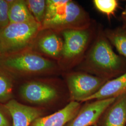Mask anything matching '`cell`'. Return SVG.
Returning <instances> with one entry per match:
<instances>
[{
    "label": "cell",
    "mask_w": 126,
    "mask_h": 126,
    "mask_svg": "<svg viewBox=\"0 0 126 126\" xmlns=\"http://www.w3.org/2000/svg\"><path fill=\"white\" fill-rule=\"evenodd\" d=\"M90 24V17L86 11L76 2L68 0L53 18L42 23L41 31L85 30L88 29Z\"/></svg>",
    "instance_id": "4"
},
{
    "label": "cell",
    "mask_w": 126,
    "mask_h": 126,
    "mask_svg": "<svg viewBox=\"0 0 126 126\" xmlns=\"http://www.w3.org/2000/svg\"><path fill=\"white\" fill-rule=\"evenodd\" d=\"M122 18L123 19H126V3L125 5V9H124V10L122 11Z\"/></svg>",
    "instance_id": "22"
},
{
    "label": "cell",
    "mask_w": 126,
    "mask_h": 126,
    "mask_svg": "<svg viewBox=\"0 0 126 126\" xmlns=\"http://www.w3.org/2000/svg\"><path fill=\"white\" fill-rule=\"evenodd\" d=\"M13 84L11 76L0 69V101H9L12 96Z\"/></svg>",
    "instance_id": "16"
},
{
    "label": "cell",
    "mask_w": 126,
    "mask_h": 126,
    "mask_svg": "<svg viewBox=\"0 0 126 126\" xmlns=\"http://www.w3.org/2000/svg\"><path fill=\"white\" fill-rule=\"evenodd\" d=\"M126 92V72L119 76L107 81L94 94L86 101L116 98Z\"/></svg>",
    "instance_id": "13"
},
{
    "label": "cell",
    "mask_w": 126,
    "mask_h": 126,
    "mask_svg": "<svg viewBox=\"0 0 126 126\" xmlns=\"http://www.w3.org/2000/svg\"><path fill=\"white\" fill-rule=\"evenodd\" d=\"M5 108L12 117L13 126H30L43 114L42 109L23 105L15 99L8 101Z\"/></svg>",
    "instance_id": "9"
},
{
    "label": "cell",
    "mask_w": 126,
    "mask_h": 126,
    "mask_svg": "<svg viewBox=\"0 0 126 126\" xmlns=\"http://www.w3.org/2000/svg\"><path fill=\"white\" fill-rule=\"evenodd\" d=\"M0 126H10L9 122L0 110Z\"/></svg>",
    "instance_id": "21"
},
{
    "label": "cell",
    "mask_w": 126,
    "mask_h": 126,
    "mask_svg": "<svg viewBox=\"0 0 126 126\" xmlns=\"http://www.w3.org/2000/svg\"><path fill=\"white\" fill-rule=\"evenodd\" d=\"M63 45L62 55L59 60V66L68 70L73 67L81 59L90 40L88 29L77 30H65L61 32Z\"/></svg>",
    "instance_id": "5"
},
{
    "label": "cell",
    "mask_w": 126,
    "mask_h": 126,
    "mask_svg": "<svg viewBox=\"0 0 126 126\" xmlns=\"http://www.w3.org/2000/svg\"><path fill=\"white\" fill-rule=\"evenodd\" d=\"M105 112L103 126H126V92L116 97Z\"/></svg>",
    "instance_id": "12"
},
{
    "label": "cell",
    "mask_w": 126,
    "mask_h": 126,
    "mask_svg": "<svg viewBox=\"0 0 126 126\" xmlns=\"http://www.w3.org/2000/svg\"><path fill=\"white\" fill-rule=\"evenodd\" d=\"M1 55V52H0V56Z\"/></svg>",
    "instance_id": "25"
},
{
    "label": "cell",
    "mask_w": 126,
    "mask_h": 126,
    "mask_svg": "<svg viewBox=\"0 0 126 126\" xmlns=\"http://www.w3.org/2000/svg\"><path fill=\"white\" fill-rule=\"evenodd\" d=\"M41 25L36 22L9 23L0 30L1 55L14 53L27 49L36 39Z\"/></svg>",
    "instance_id": "3"
},
{
    "label": "cell",
    "mask_w": 126,
    "mask_h": 126,
    "mask_svg": "<svg viewBox=\"0 0 126 126\" xmlns=\"http://www.w3.org/2000/svg\"><path fill=\"white\" fill-rule=\"evenodd\" d=\"M79 102L71 101L63 108L50 115L35 120L30 126H65L80 108Z\"/></svg>",
    "instance_id": "10"
},
{
    "label": "cell",
    "mask_w": 126,
    "mask_h": 126,
    "mask_svg": "<svg viewBox=\"0 0 126 126\" xmlns=\"http://www.w3.org/2000/svg\"><path fill=\"white\" fill-rule=\"evenodd\" d=\"M108 80L87 72H71L66 76L70 99L77 102L86 101Z\"/></svg>",
    "instance_id": "6"
},
{
    "label": "cell",
    "mask_w": 126,
    "mask_h": 126,
    "mask_svg": "<svg viewBox=\"0 0 126 126\" xmlns=\"http://www.w3.org/2000/svg\"><path fill=\"white\" fill-rule=\"evenodd\" d=\"M59 66L37 52L25 49L0 56V69L10 76H27L56 72Z\"/></svg>",
    "instance_id": "2"
},
{
    "label": "cell",
    "mask_w": 126,
    "mask_h": 126,
    "mask_svg": "<svg viewBox=\"0 0 126 126\" xmlns=\"http://www.w3.org/2000/svg\"><path fill=\"white\" fill-rule=\"evenodd\" d=\"M123 21H124V23H125V25H126V19H123Z\"/></svg>",
    "instance_id": "23"
},
{
    "label": "cell",
    "mask_w": 126,
    "mask_h": 126,
    "mask_svg": "<svg viewBox=\"0 0 126 126\" xmlns=\"http://www.w3.org/2000/svg\"><path fill=\"white\" fill-rule=\"evenodd\" d=\"M106 37L126 60V25L108 30Z\"/></svg>",
    "instance_id": "15"
},
{
    "label": "cell",
    "mask_w": 126,
    "mask_h": 126,
    "mask_svg": "<svg viewBox=\"0 0 126 126\" xmlns=\"http://www.w3.org/2000/svg\"><path fill=\"white\" fill-rule=\"evenodd\" d=\"M20 94L27 102L34 104L49 103L59 97V91L54 86L45 82L32 81L21 87Z\"/></svg>",
    "instance_id": "7"
},
{
    "label": "cell",
    "mask_w": 126,
    "mask_h": 126,
    "mask_svg": "<svg viewBox=\"0 0 126 126\" xmlns=\"http://www.w3.org/2000/svg\"><path fill=\"white\" fill-rule=\"evenodd\" d=\"M116 98L95 100L85 104L65 126H90L97 124L100 117Z\"/></svg>",
    "instance_id": "8"
},
{
    "label": "cell",
    "mask_w": 126,
    "mask_h": 126,
    "mask_svg": "<svg viewBox=\"0 0 126 126\" xmlns=\"http://www.w3.org/2000/svg\"><path fill=\"white\" fill-rule=\"evenodd\" d=\"M94 126H98V125H97V124H95V125H94Z\"/></svg>",
    "instance_id": "24"
},
{
    "label": "cell",
    "mask_w": 126,
    "mask_h": 126,
    "mask_svg": "<svg viewBox=\"0 0 126 126\" xmlns=\"http://www.w3.org/2000/svg\"><path fill=\"white\" fill-rule=\"evenodd\" d=\"M9 23H26L36 22L27 6L26 0H8Z\"/></svg>",
    "instance_id": "14"
},
{
    "label": "cell",
    "mask_w": 126,
    "mask_h": 126,
    "mask_svg": "<svg viewBox=\"0 0 126 126\" xmlns=\"http://www.w3.org/2000/svg\"><path fill=\"white\" fill-rule=\"evenodd\" d=\"M56 32L50 30L41 35L36 40V45L42 53L59 61L62 55L63 41Z\"/></svg>",
    "instance_id": "11"
},
{
    "label": "cell",
    "mask_w": 126,
    "mask_h": 126,
    "mask_svg": "<svg viewBox=\"0 0 126 126\" xmlns=\"http://www.w3.org/2000/svg\"><path fill=\"white\" fill-rule=\"evenodd\" d=\"M68 0H47L45 17L43 22L48 21L54 17L59 9L65 4Z\"/></svg>",
    "instance_id": "19"
},
{
    "label": "cell",
    "mask_w": 126,
    "mask_h": 126,
    "mask_svg": "<svg viewBox=\"0 0 126 126\" xmlns=\"http://www.w3.org/2000/svg\"><path fill=\"white\" fill-rule=\"evenodd\" d=\"M9 6L8 0H0V30L6 27L9 23Z\"/></svg>",
    "instance_id": "20"
},
{
    "label": "cell",
    "mask_w": 126,
    "mask_h": 126,
    "mask_svg": "<svg viewBox=\"0 0 126 126\" xmlns=\"http://www.w3.org/2000/svg\"><path fill=\"white\" fill-rule=\"evenodd\" d=\"M83 71L110 80L126 72V60L113 50L105 36L99 35L82 60Z\"/></svg>",
    "instance_id": "1"
},
{
    "label": "cell",
    "mask_w": 126,
    "mask_h": 126,
    "mask_svg": "<svg viewBox=\"0 0 126 126\" xmlns=\"http://www.w3.org/2000/svg\"><path fill=\"white\" fill-rule=\"evenodd\" d=\"M26 2L36 22L42 25L45 17L46 0H27Z\"/></svg>",
    "instance_id": "17"
},
{
    "label": "cell",
    "mask_w": 126,
    "mask_h": 126,
    "mask_svg": "<svg viewBox=\"0 0 126 126\" xmlns=\"http://www.w3.org/2000/svg\"><path fill=\"white\" fill-rule=\"evenodd\" d=\"M95 7L103 13L110 16L114 13L118 5L116 0H94Z\"/></svg>",
    "instance_id": "18"
}]
</instances>
